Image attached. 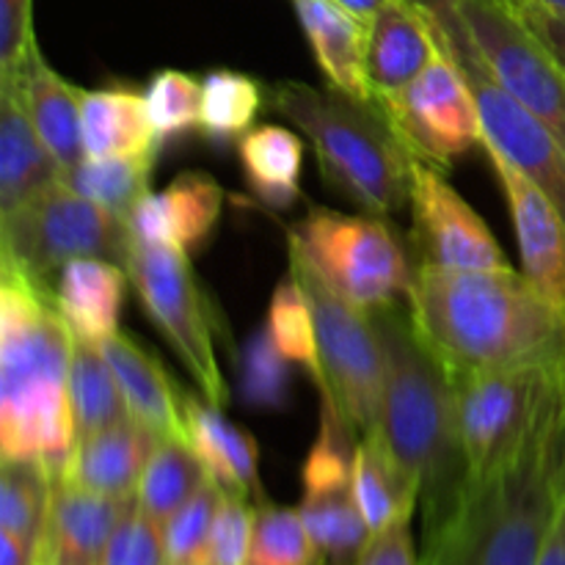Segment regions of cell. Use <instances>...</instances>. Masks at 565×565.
<instances>
[{
	"label": "cell",
	"instance_id": "7c38bea8",
	"mask_svg": "<svg viewBox=\"0 0 565 565\" xmlns=\"http://www.w3.org/2000/svg\"><path fill=\"white\" fill-rule=\"evenodd\" d=\"M375 105L408 152L439 171L450 169L458 158L483 143L478 103L441 39L439 55L428 70L397 92L379 97Z\"/></svg>",
	"mask_w": 565,
	"mask_h": 565
},
{
	"label": "cell",
	"instance_id": "1f68e13d",
	"mask_svg": "<svg viewBox=\"0 0 565 565\" xmlns=\"http://www.w3.org/2000/svg\"><path fill=\"white\" fill-rule=\"evenodd\" d=\"M158 154H114V158H83L75 169L64 171V182L99 207L130 218L136 204L149 193Z\"/></svg>",
	"mask_w": 565,
	"mask_h": 565
},
{
	"label": "cell",
	"instance_id": "484cf974",
	"mask_svg": "<svg viewBox=\"0 0 565 565\" xmlns=\"http://www.w3.org/2000/svg\"><path fill=\"white\" fill-rule=\"evenodd\" d=\"M351 491L370 533L390 527L419 511V486L390 450L379 430L359 436Z\"/></svg>",
	"mask_w": 565,
	"mask_h": 565
},
{
	"label": "cell",
	"instance_id": "e575fe53",
	"mask_svg": "<svg viewBox=\"0 0 565 565\" xmlns=\"http://www.w3.org/2000/svg\"><path fill=\"white\" fill-rule=\"evenodd\" d=\"M246 565H326L298 508L263 500L254 505L252 544Z\"/></svg>",
	"mask_w": 565,
	"mask_h": 565
},
{
	"label": "cell",
	"instance_id": "836d02e7",
	"mask_svg": "<svg viewBox=\"0 0 565 565\" xmlns=\"http://www.w3.org/2000/svg\"><path fill=\"white\" fill-rule=\"evenodd\" d=\"M53 478L39 461H0V530L39 546Z\"/></svg>",
	"mask_w": 565,
	"mask_h": 565
},
{
	"label": "cell",
	"instance_id": "f1b7e54d",
	"mask_svg": "<svg viewBox=\"0 0 565 565\" xmlns=\"http://www.w3.org/2000/svg\"><path fill=\"white\" fill-rule=\"evenodd\" d=\"M207 478V469L188 441L158 439L138 480L136 502L147 516L166 524L202 489Z\"/></svg>",
	"mask_w": 565,
	"mask_h": 565
},
{
	"label": "cell",
	"instance_id": "ffe728a7",
	"mask_svg": "<svg viewBox=\"0 0 565 565\" xmlns=\"http://www.w3.org/2000/svg\"><path fill=\"white\" fill-rule=\"evenodd\" d=\"M292 6L329 86L362 103H375L367 77V22L334 0H292Z\"/></svg>",
	"mask_w": 565,
	"mask_h": 565
},
{
	"label": "cell",
	"instance_id": "8d00e7d4",
	"mask_svg": "<svg viewBox=\"0 0 565 565\" xmlns=\"http://www.w3.org/2000/svg\"><path fill=\"white\" fill-rule=\"evenodd\" d=\"M147 108L160 149L185 132L199 130L202 81L182 70H160L147 86Z\"/></svg>",
	"mask_w": 565,
	"mask_h": 565
},
{
	"label": "cell",
	"instance_id": "f35d334b",
	"mask_svg": "<svg viewBox=\"0 0 565 565\" xmlns=\"http://www.w3.org/2000/svg\"><path fill=\"white\" fill-rule=\"evenodd\" d=\"M103 565H169L163 524L147 516L132 500L116 524Z\"/></svg>",
	"mask_w": 565,
	"mask_h": 565
},
{
	"label": "cell",
	"instance_id": "6da1fadb",
	"mask_svg": "<svg viewBox=\"0 0 565 565\" xmlns=\"http://www.w3.org/2000/svg\"><path fill=\"white\" fill-rule=\"evenodd\" d=\"M408 315L450 373L565 364V309L511 265L417 263Z\"/></svg>",
	"mask_w": 565,
	"mask_h": 565
},
{
	"label": "cell",
	"instance_id": "3957f363",
	"mask_svg": "<svg viewBox=\"0 0 565 565\" xmlns=\"http://www.w3.org/2000/svg\"><path fill=\"white\" fill-rule=\"evenodd\" d=\"M565 367L516 450L472 480L450 527L425 546L445 565H539L563 497Z\"/></svg>",
	"mask_w": 565,
	"mask_h": 565
},
{
	"label": "cell",
	"instance_id": "44dd1931",
	"mask_svg": "<svg viewBox=\"0 0 565 565\" xmlns=\"http://www.w3.org/2000/svg\"><path fill=\"white\" fill-rule=\"evenodd\" d=\"M0 81L14 83L22 97V105H25L33 127H36L39 138L53 152L61 169H75L86 158L81 127V103L86 88L75 86L72 81L61 77L47 64L39 44L31 50V55H28V61L22 64V70L17 75L0 77Z\"/></svg>",
	"mask_w": 565,
	"mask_h": 565
},
{
	"label": "cell",
	"instance_id": "52a82bcc",
	"mask_svg": "<svg viewBox=\"0 0 565 565\" xmlns=\"http://www.w3.org/2000/svg\"><path fill=\"white\" fill-rule=\"evenodd\" d=\"M290 274L301 285L318 334L323 384L320 395H329L353 425L359 436L379 428L381 395H384V340L375 315L348 301L315 270L307 254L287 241Z\"/></svg>",
	"mask_w": 565,
	"mask_h": 565
},
{
	"label": "cell",
	"instance_id": "4316f807",
	"mask_svg": "<svg viewBox=\"0 0 565 565\" xmlns=\"http://www.w3.org/2000/svg\"><path fill=\"white\" fill-rule=\"evenodd\" d=\"M83 149L86 158L160 152L147 97L127 86H108L83 92L81 103Z\"/></svg>",
	"mask_w": 565,
	"mask_h": 565
},
{
	"label": "cell",
	"instance_id": "ab89813d",
	"mask_svg": "<svg viewBox=\"0 0 565 565\" xmlns=\"http://www.w3.org/2000/svg\"><path fill=\"white\" fill-rule=\"evenodd\" d=\"M279 353V348L270 342L268 331H259L248 340L243 351V395L254 406H281L287 395V381L290 370Z\"/></svg>",
	"mask_w": 565,
	"mask_h": 565
},
{
	"label": "cell",
	"instance_id": "b9f144b4",
	"mask_svg": "<svg viewBox=\"0 0 565 565\" xmlns=\"http://www.w3.org/2000/svg\"><path fill=\"white\" fill-rule=\"evenodd\" d=\"M33 47V0H0V77L17 75Z\"/></svg>",
	"mask_w": 565,
	"mask_h": 565
},
{
	"label": "cell",
	"instance_id": "2e32d148",
	"mask_svg": "<svg viewBox=\"0 0 565 565\" xmlns=\"http://www.w3.org/2000/svg\"><path fill=\"white\" fill-rule=\"evenodd\" d=\"M136 500H114L53 478L47 516L39 535V565H103L114 530Z\"/></svg>",
	"mask_w": 565,
	"mask_h": 565
},
{
	"label": "cell",
	"instance_id": "bcb514c9",
	"mask_svg": "<svg viewBox=\"0 0 565 565\" xmlns=\"http://www.w3.org/2000/svg\"><path fill=\"white\" fill-rule=\"evenodd\" d=\"M0 565H39L36 546L0 530Z\"/></svg>",
	"mask_w": 565,
	"mask_h": 565
},
{
	"label": "cell",
	"instance_id": "ba28073f",
	"mask_svg": "<svg viewBox=\"0 0 565 565\" xmlns=\"http://www.w3.org/2000/svg\"><path fill=\"white\" fill-rule=\"evenodd\" d=\"M348 301L379 312L412 296L414 265L395 230L379 215L315 207L287 235Z\"/></svg>",
	"mask_w": 565,
	"mask_h": 565
},
{
	"label": "cell",
	"instance_id": "8992f818",
	"mask_svg": "<svg viewBox=\"0 0 565 565\" xmlns=\"http://www.w3.org/2000/svg\"><path fill=\"white\" fill-rule=\"evenodd\" d=\"M130 246L127 218L81 196L66 182L0 215V268L17 270L47 296L66 263L99 257L125 265Z\"/></svg>",
	"mask_w": 565,
	"mask_h": 565
},
{
	"label": "cell",
	"instance_id": "9c48e42d",
	"mask_svg": "<svg viewBox=\"0 0 565 565\" xmlns=\"http://www.w3.org/2000/svg\"><path fill=\"white\" fill-rule=\"evenodd\" d=\"M419 3L434 17L441 44L452 55L475 103H478L486 141L500 149L516 169H522L541 188V193H546V199L555 204L565 221V147L561 138L550 127L541 125L530 110H524L491 77L447 0H419Z\"/></svg>",
	"mask_w": 565,
	"mask_h": 565
},
{
	"label": "cell",
	"instance_id": "8fae6325",
	"mask_svg": "<svg viewBox=\"0 0 565 565\" xmlns=\"http://www.w3.org/2000/svg\"><path fill=\"white\" fill-rule=\"evenodd\" d=\"M497 83L565 147V72L502 0H447Z\"/></svg>",
	"mask_w": 565,
	"mask_h": 565
},
{
	"label": "cell",
	"instance_id": "681fc988",
	"mask_svg": "<svg viewBox=\"0 0 565 565\" xmlns=\"http://www.w3.org/2000/svg\"><path fill=\"white\" fill-rule=\"evenodd\" d=\"M423 565H445V563H441V557L434 555V552H423Z\"/></svg>",
	"mask_w": 565,
	"mask_h": 565
},
{
	"label": "cell",
	"instance_id": "f6af8a7d",
	"mask_svg": "<svg viewBox=\"0 0 565 565\" xmlns=\"http://www.w3.org/2000/svg\"><path fill=\"white\" fill-rule=\"evenodd\" d=\"M539 565H565V494L561 497L555 519H552V527L544 541V550H541Z\"/></svg>",
	"mask_w": 565,
	"mask_h": 565
},
{
	"label": "cell",
	"instance_id": "4fadbf2b",
	"mask_svg": "<svg viewBox=\"0 0 565 565\" xmlns=\"http://www.w3.org/2000/svg\"><path fill=\"white\" fill-rule=\"evenodd\" d=\"M565 364L452 373L458 434L469 483L500 467L527 434L546 390Z\"/></svg>",
	"mask_w": 565,
	"mask_h": 565
},
{
	"label": "cell",
	"instance_id": "ac0fdd59",
	"mask_svg": "<svg viewBox=\"0 0 565 565\" xmlns=\"http://www.w3.org/2000/svg\"><path fill=\"white\" fill-rule=\"evenodd\" d=\"M439 55V36L419 0H390L370 20L367 77L373 97L397 92Z\"/></svg>",
	"mask_w": 565,
	"mask_h": 565
},
{
	"label": "cell",
	"instance_id": "c3c4849f",
	"mask_svg": "<svg viewBox=\"0 0 565 565\" xmlns=\"http://www.w3.org/2000/svg\"><path fill=\"white\" fill-rule=\"evenodd\" d=\"M334 3H340L342 9L351 11L353 17H359V20H364L370 25V20H373L390 0H334Z\"/></svg>",
	"mask_w": 565,
	"mask_h": 565
},
{
	"label": "cell",
	"instance_id": "d590c367",
	"mask_svg": "<svg viewBox=\"0 0 565 565\" xmlns=\"http://www.w3.org/2000/svg\"><path fill=\"white\" fill-rule=\"evenodd\" d=\"M265 331H268L270 342L279 348L281 356L307 367L318 386L323 384V364H320L312 309H309L307 296H303L301 285L292 274L285 276L270 296Z\"/></svg>",
	"mask_w": 565,
	"mask_h": 565
},
{
	"label": "cell",
	"instance_id": "d6986e66",
	"mask_svg": "<svg viewBox=\"0 0 565 565\" xmlns=\"http://www.w3.org/2000/svg\"><path fill=\"white\" fill-rule=\"evenodd\" d=\"M127 285L130 276L125 265L99 257L72 259L50 285V298L77 342L103 345L105 340L119 334Z\"/></svg>",
	"mask_w": 565,
	"mask_h": 565
},
{
	"label": "cell",
	"instance_id": "7a4b0ae2",
	"mask_svg": "<svg viewBox=\"0 0 565 565\" xmlns=\"http://www.w3.org/2000/svg\"><path fill=\"white\" fill-rule=\"evenodd\" d=\"M386 356L379 434L419 486L425 546L441 539L469 489L452 373L419 337L412 315L379 309Z\"/></svg>",
	"mask_w": 565,
	"mask_h": 565
},
{
	"label": "cell",
	"instance_id": "ee69618b",
	"mask_svg": "<svg viewBox=\"0 0 565 565\" xmlns=\"http://www.w3.org/2000/svg\"><path fill=\"white\" fill-rule=\"evenodd\" d=\"M519 17H522L524 25L535 33V39L550 50L552 58H555L565 72V14H541V11H527V14H519Z\"/></svg>",
	"mask_w": 565,
	"mask_h": 565
},
{
	"label": "cell",
	"instance_id": "d6a6232c",
	"mask_svg": "<svg viewBox=\"0 0 565 565\" xmlns=\"http://www.w3.org/2000/svg\"><path fill=\"white\" fill-rule=\"evenodd\" d=\"M265 92L252 75L232 70H213L202 77V108L199 130L215 143L237 141L254 127Z\"/></svg>",
	"mask_w": 565,
	"mask_h": 565
},
{
	"label": "cell",
	"instance_id": "cb8c5ba5",
	"mask_svg": "<svg viewBox=\"0 0 565 565\" xmlns=\"http://www.w3.org/2000/svg\"><path fill=\"white\" fill-rule=\"evenodd\" d=\"M182 419H185L188 445L204 463L210 478L226 494L243 497V500L257 497V502H263L265 497L257 472L259 452L252 434L232 425L224 408L196 395H182Z\"/></svg>",
	"mask_w": 565,
	"mask_h": 565
},
{
	"label": "cell",
	"instance_id": "f907efd6",
	"mask_svg": "<svg viewBox=\"0 0 565 565\" xmlns=\"http://www.w3.org/2000/svg\"><path fill=\"white\" fill-rule=\"evenodd\" d=\"M561 486H563V494H565V463H563V480H561Z\"/></svg>",
	"mask_w": 565,
	"mask_h": 565
},
{
	"label": "cell",
	"instance_id": "74e56055",
	"mask_svg": "<svg viewBox=\"0 0 565 565\" xmlns=\"http://www.w3.org/2000/svg\"><path fill=\"white\" fill-rule=\"evenodd\" d=\"M224 494L226 491L207 478L202 489L163 524L169 565H196L215 527Z\"/></svg>",
	"mask_w": 565,
	"mask_h": 565
},
{
	"label": "cell",
	"instance_id": "603a6c76",
	"mask_svg": "<svg viewBox=\"0 0 565 565\" xmlns=\"http://www.w3.org/2000/svg\"><path fill=\"white\" fill-rule=\"evenodd\" d=\"M158 436L136 419L99 430V434L77 439L61 478L94 494L130 500L136 497L138 480L152 456Z\"/></svg>",
	"mask_w": 565,
	"mask_h": 565
},
{
	"label": "cell",
	"instance_id": "7bdbcfd3",
	"mask_svg": "<svg viewBox=\"0 0 565 565\" xmlns=\"http://www.w3.org/2000/svg\"><path fill=\"white\" fill-rule=\"evenodd\" d=\"M412 522L414 519H401L370 535L356 565H423V557H417L414 546Z\"/></svg>",
	"mask_w": 565,
	"mask_h": 565
},
{
	"label": "cell",
	"instance_id": "5bb4252c",
	"mask_svg": "<svg viewBox=\"0 0 565 565\" xmlns=\"http://www.w3.org/2000/svg\"><path fill=\"white\" fill-rule=\"evenodd\" d=\"M408 204L414 218V243L423 252L419 263L461 270L508 268L497 237L469 207L467 199L447 182L445 171L414 160Z\"/></svg>",
	"mask_w": 565,
	"mask_h": 565
},
{
	"label": "cell",
	"instance_id": "7402d4cb",
	"mask_svg": "<svg viewBox=\"0 0 565 565\" xmlns=\"http://www.w3.org/2000/svg\"><path fill=\"white\" fill-rule=\"evenodd\" d=\"M64 182V169L39 138L20 92L0 81V215Z\"/></svg>",
	"mask_w": 565,
	"mask_h": 565
},
{
	"label": "cell",
	"instance_id": "4dcf8cb0",
	"mask_svg": "<svg viewBox=\"0 0 565 565\" xmlns=\"http://www.w3.org/2000/svg\"><path fill=\"white\" fill-rule=\"evenodd\" d=\"M298 513H301L315 544L323 552L326 565H356L373 535L353 500L351 486L303 491Z\"/></svg>",
	"mask_w": 565,
	"mask_h": 565
},
{
	"label": "cell",
	"instance_id": "f546056e",
	"mask_svg": "<svg viewBox=\"0 0 565 565\" xmlns=\"http://www.w3.org/2000/svg\"><path fill=\"white\" fill-rule=\"evenodd\" d=\"M70 401L77 439H86L110 425L132 419L108 359L99 351V345H88V342L75 340V348H72Z\"/></svg>",
	"mask_w": 565,
	"mask_h": 565
},
{
	"label": "cell",
	"instance_id": "d4e9b609",
	"mask_svg": "<svg viewBox=\"0 0 565 565\" xmlns=\"http://www.w3.org/2000/svg\"><path fill=\"white\" fill-rule=\"evenodd\" d=\"M108 359L125 395L127 412L136 423L152 430L158 439H185L182 395H177L169 373L154 356H149L132 337L114 334L99 345Z\"/></svg>",
	"mask_w": 565,
	"mask_h": 565
},
{
	"label": "cell",
	"instance_id": "9a60e30c",
	"mask_svg": "<svg viewBox=\"0 0 565 565\" xmlns=\"http://www.w3.org/2000/svg\"><path fill=\"white\" fill-rule=\"evenodd\" d=\"M480 149L489 158L511 207L524 276L550 301L565 309V221L555 204L546 199V193H541V188L522 169H516L500 149L491 147L486 138Z\"/></svg>",
	"mask_w": 565,
	"mask_h": 565
},
{
	"label": "cell",
	"instance_id": "60d3db41",
	"mask_svg": "<svg viewBox=\"0 0 565 565\" xmlns=\"http://www.w3.org/2000/svg\"><path fill=\"white\" fill-rule=\"evenodd\" d=\"M254 505L235 494H224L218 519L196 565H246L252 544Z\"/></svg>",
	"mask_w": 565,
	"mask_h": 565
},
{
	"label": "cell",
	"instance_id": "83f0119b",
	"mask_svg": "<svg viewBox=\"0 0 565 565\" xmlns=\"http://www.w3.org/2000/svg\"><path fill=\"white\" fill-rule=\"evenodd\" d=\"M237 160L254 196L285 210L301 196L303 141L296 130L279 125H254L237 138Z\"/></svg>",
	"mask_w": 565,
	"mask_h": 565
},
{
	"label": "cell",
	"instance_id": "e0dca14e",
	"mask_svg": "<svg viewBox=\"0 0 565 565\" xmlns=\"http://www.w3.org/2000/svg\"><path fill=\"white\" fill-rule=\"evenodd\" d=\"M224 210V188L204 171H185L163 191H149L127 224L136 241L191 252L215 230Z\"/></svg>",
	"mask_w": 565,
	"mask_h": 565
},
{
	"label": "cell",
	"instance_id": "277c9868",
	"mask_svg": "<svg viewBox=\"0 0 565 565\" xmlns=\"http://www.w3.org/2000/svg\"><path fill=\"white\" fill-rule=\"evenodd\" d=\"M75 337L53 298L0 268V456L39 461L58 478L77 445L70 401Z\"/></svg>",
	"mask_w": 565,
	"mask_h": 565
},
{
	"label": "cell",
	"instance_id": "30bf717a",
	"mask_svg": "<svg viewBox=\"0 0 565 565\" xmlns=\"http://www.w3.org/2000/svg\"><path fill=\"white\" fill-rule=\"evenodd\" d=\"M125 270L143 312L174 348L177 359L196 384L199 397L224 408L226 381L215 359L213 323L188 252L132 237Z\"/></svg>",
	"mask_w": 565,
	"mask_h": 565
},
{
	"label": "cell",
	"instance_id": "5b68a950",
	"mask_svg": "<svg viewBox=\"0 0 565 565\" xmlns=\"http://www.w3.org/2000/svg\"><path fill=\"white\" fill-rule=\"evenodd\" d=\"M268 103L307 138L334 191L379 218L406 207L417 158L397 138L379 105L298 81L276 83Z\"/></svg>",
	"mask_w": 565,
	"mask_h": 565
},
{
	"label": "cell",
	"instance_id": "7dc6e473",
	"mask_svg": "<svg viewBox=\"0 0 565 565\" xmlns=\"http://www.w3.org/2000/svg\"><path fill=\"white\" fill-rule=\"evenodd\" d=\"M519 14L527 11H541V14H565V0H502Z\"/></svg>",
	"mask_w": 565,
	"mask_h": 565
}]
</instances>
